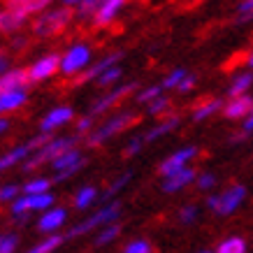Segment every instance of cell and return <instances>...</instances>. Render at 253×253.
<instances>
[{
  "label": "cell",
  "instance_id": "cell-51",
  "mask_svg": "<svg viewBox=\"0 0 253 253\" xmlns=\"http://www.w3.org/2000/svg\"><path fill=\"white\" fill-rule=\"evenodd\" d=\"M200 253H211V251H200Z\"/></svg>",
  "mask_w": 253,
  "mask_h": 253
},
{
  "label": "cell",
  "instance_id": "cell-5",
  "mask_svg": "<svg viewBox=\"0 0 253 253\" xmlns=\"http://www.w3.org/2000/svg\"><path fill=\"white\" fill-rule=\"evenodd\" d=\"M195 154H198V151H195L193 146H188V149H181V151H176V154L169 156L165 163H161L158 172H161V174H165V176L176 174V172H181V169H184V165L191 161Z\"/></svg>",
  "mask_w": 253,
  "mask_h": 253
},
{
  "label": "cell",
  "instance_id": "cell-45",
  "mask_svg": "<svg viewBox=\"0 0 253 253\" xmlns=\"http://www.w3.org/2000/svg\"><path fill=\"white\" fill-rule=\"evenodd\" d=\"M246 12H253V0H244L239 5V14H246Z\"/></svg>",
  "mask_w": 253,
  "mask_h": 253
},
{
  "label": "cell",
  "instance_id": "cell-40",
  "mask_svg": "<svg viewBox=\"0 0 253 253\" xmlns=\"http://www.w3.org/2000/svg\"><path fill=\"white\" fill-rule=\"evenodd\" d=\"M214 184H216V176L214 174H200V179H198L200 191H209Z\"/></svg>",
  "mask_w": 253,
  "mask_h": 253
},
{
  "label": "cell",
  "instance_id": "cell-24",
  "mask_svg": "<svg viewBox=\"0 0 253 253\" xmlns=\"http://www.w3.org/2000/svg\"><path fill=\"white\" fill-rule=\"evenodd\" d=\"M63 239H65L63 235H51V237H46L44 242H40L38 246H33L31 251H26V253H51L63 244Z\"/></svg>",
  "mask_w": 253,
  "mask_h": 253
},
{
  "label": "cell",
  "instance_id": "cell-33",
  "mask_svg": "<svg viewBox=\"0 0 253 253\" xmlns=\"http://www.w3.org/2000/svg\"><path fill=\"white\" fill-rule=\"evenodd\" d=\"M105 2H107V0H84V2H82V7H79V14H82V16H91L93 12H95V9H100Z\"/></svg>",
  "mask_w": 253,
  "mask_h": 253
},
{
  "label": "cell",
  "instance_id": "cell-39",
  "mask_svg": "<svg viewBox=\"0 0 253 253\" xmlns=\"http://www.w3.org/2000/svg\"><path fill=\"white\" fill-rule=\"evenodd\" d=\"M16 195H19V188H16V186H2V188H0V202L16 200Z\"/></svg>",
  "mask_w": 253,
  "mask_h": 253
},
{
  "label": "cell",
  "instance_id": "cell-41",
  "mask_svg": "<svg viewBox=\"0 0 253 253\" xmlns=\"http://www.w3.org/2000/svg\"><path fill=\"white\" fill-rule=\"evenodd\" d=\"M119 75H121V70H119V68H112V70H107V72H105V75H102V77H100L98 82H100L102 86H105V84H109V82L119 79Z\"/></svg>",
  "mask_w": 253,
  "mask_h": 253
},
{
  "label": "cell",
  "instance_id": "cell-31",
  "mask_svg": "<svg viewBox=\"0 0 253 253\" xmlns=\"http://www.w3.org/2000/svg\"><path fill=\"white\" fill-rule=\"evenodd\" d=\"M123 253H151V244L146 239H135L123 249Z\"/></svg>",
  "mask_w": 253,
  "mask_h": 253
},
{
  "label": "cell",
  "instance_id": "cell-28",
  "mask_svg": "<svg viewBox=\"0 0 253 253\" xmlns=\"http://www.w3.org/2000/svg\"><path fill=\"white\" fill-rule=\"evenodd\" d=\"M95 188L93 186H86V188H82V191L77 193V198H75V207L77 209H88L93 205V200H95Z\"/></svg>",
  "mask_w": 253,
  "mask_h": 253
},
{
  "label": "cell",
  "instance_id": "cell-48",
  "mask_svg": "<svg viewBox=\"0 0 253 253\" xmlns=\"http://www.w3.org/2000/svg\"><path fill=\"white\" fill-rule=\"evenodd\" d=\"M7 126H9V123L5 121V119H0V132H2V130H7Z\"/></svg>",
  "mask_w": 253,
  "mask_h": 253
},
{
  "label": "cell",
  "instance_id": "cell-34",
  "mask_svg": "<svg viewBox=\"0 0 253 253\" xmlns=\"http://www.w3.org/2000/svg\"><path fill=\"white\" fill-rule=\"evenodd\" d=\"M186 77H188V75H186V70H174V72H172L169 77H165L163 86H165V88H174V86H179Z\"/></svg>",
  "mask_w": 253,
  "mask_h": 253
},
{
  "label": "cell",
  "instance_id": "cell-23",
  "mask_svg": "<svg viewBox=\"0 0 253 253\" xmlns=\"http://www.w3.org/2000/svg\"><path fill=\"white\" fill-rule=\"evenodd\" d=\"M216 253H246V242L242 237H228L218 244Z\"/></svg>",
  "mask_w": 253,
  "mask_h": 253
},
{
  "label": "cell",
  "instance_id": "cell-12",
  "mask_svg": "<svg viewBox=\"0 0 253 253\" xmlns=\"http://www.w3.org/2000/svg\"><path fill=\"white\" fill-rule=\"evenodd\" d=\"M119 58H121V54H119V51H116V54H109L107 58H102V61L100 63H95V65H93L91 70H86L84 75H82V77L77 79V84H84V82H88V79H93V77H102V75H105V72H107V70H112V65H114L116 61H119Z\"/></svg>",
  "mask_w": 253,
  "mask_h": 253
},
{
  "label": "cell",
  "instance_id": "cell-21",
  "mask_svg": "<svg viewBox=\"0 0 253 253\" xmlns=\"http://www.w3.org/2000/svg\"><path fill=\"white\" fill-rule=\"evenodd\" d=\"M33 149L28 144H23V146H19V149H14V151H9V154H5L2 158H0V169H5V168H9V165H14V163H19V161H23L26 156L31 154Z\"/></svg>",
  "mask_w": 253,
  "mask_h": 253
},
{
  "label": "cell",
  "instance_id": "cell-49",
  "mask_svg": "<svg viewBox=\"0 0 253 253\" xmlns=\"http://www.w3.org/2000/svg\"><path fill=\"white\" fill-rule=\"evenodd\" d=\"M5 70H7V61H5V58H0V72H5Z\"/></svg>",
  "mask_w": 253,
  "mask_h": 253
},
{
  "label": "cell",
  "instance_id": "cell-37",
  "mask_svg": "<svg viewBox=\"0 0 253 253\" xmlns=\"http://www.w3.org/2000/svg\"><path fill=\"white\" fill-rule=\"evenodd\" d=\"M195 216H198V207L188 205V207H184L181 211H179V221L181 223H193L195 221Z\"/></svg>",
  "mask_w": 253,
  "mask_h": 253
},
{
  "label": "cell",
  "instance_id": "cell-32",
  "mask_svg": "<svg viewBox=\"0 0 253 253\" xmlns=\"http://www.w3.org/2000/svg\"><path fill=\"white\" fill-rule=\"evenodd\" d=\"M130 176H132L130 172H126V174H121V176H119V179H116L114 184H112V186H109V188H107V191H105V200H107V198H112L114 193H119V191H121L123 186H126V184H128V181H130Z\"/></svg>",
  "mask_w": 253,
  "mask_h": 253
},
{
  "label": "cell",
  "instance_id": "cell-2",
  "mask_svg": "<svg viewBox=\"0 0 253 253\" xmlns=\"http://www.w3.org/2000/svg\"><path fill=\"white\" fill-rule=\"evenodd\" d=\"M119 214H121V205H119V202H109V205H105L100 211H95L91 218H86L84 223L75 225L65 237L72 239V237H79V235H86V232H91L93 228H98V225H105V228H107V225H112V221H114Z\"/></svg>",
  "mask_w": 253,
  "mask_h": 253
},
{
  "label": "cell",
  "instance_id": "cell-42",
  "mask_svg": "<svg viewBox=\"0 0 253 253\" xmlns=\"http://www.w3.org/2000/svg\"><path fill=\"white\" fill-rule=\"evenodd\" d=\"M139 146H142V137H135L130 142V146H128V149H126V151H123V156H126V158H130V156H135L139 151Z\"/></svg>",
  "mask_w": 253,
  "mask_h": 253
},
{
  "label": "cell",
  "instance_id": "cell-22",
  "mask_svg": "<svg viewBox=\"0 0 253 253\" xmlns=\"http://www.w3.org/2000/svg\"><path fill=\"white\" fill-rule=\"evenodd\" d=\"M223 107V102L218 98H211L207 100V102H202V105H198V109L193 112V119L195 121H202V119H207V116H211L216 112V109H221Z\"/></svg>",
  "mask_w": 253,
  "mask_h": 253
},
{
  "label": "cell",
  "instance_id": "cell-52",
  "mask_svg": "<svg viewBox=\"0 0 253 253\" xmlns=\"http://www.w3.org/2000/svg\"><path fill=\"white\" fill-rule=\"evenodd\" d=\"M5 2H14V0H5Z\"/></svg>",
  "mask_w": 253,
  "mask_h": 253
},
{
  "label": "cell",
  "instance_id": "cell-46",
  "mask_svg": "<svg viewBox=\"0 0 253 253\" xmlns=\"http://www.w3.org/2000/svg\"><path fill=\"white\" fill-rule=\"evenodd\" d=\"M77 128H79V130H88V128H91V116H84V119L79 121Z\"/></svg>",
  "mask_w": 253,
  "mask_h": 253
},
{
  "label": "cell",
  "instance_id": "cell-8",
  "mask_svg": "<svg viewBox=\"0 0 253 253\" xmlns=\"http://www.w3.org/2000/svg\"><path fill=\"white\" fill-rule=\"evenodd\" d=\"M28 82H31V72H28V70H12V72H5V75H0V93L21 91Z\"/></svg>",
  "mask_w": 253,
  "mask_h": 253
},
{
  "label": "cell",
  "instance_id": "cell-14",
  "mask_svg": "<svg viewBox=\"0 0 253 253\" xmlns=\"http://www.w3.org/2000/svg\"><path fill=\"white\" fill-rule=\"evenodd\" d=\"M132 88H137V84H128V86H121V88H116V91L107 93L105 98H100L98 102H95V107H93V114H100V112H105V109L109 107V105H114L116 100L126 98V95H130Z\"/></svg>",
  "mask_w": 253,
  "mask_h": 253
},
{
  "label": "cell",
  "instance_id": "cell-19",
  "mask_svg": "<svg viewBox=\"0 0 253 253\" xmlns=\"http://www.w3.org/2000/svg\"><path fill=\"white\" fill-rule=\"evenodd\" d=\"M253 84V75L251 72H244V75H239V77L232 79L230 88H228V93H230V98H242V95H246V91L251 88Z\"/></svg>",
  "mask_w": 253,
  "mask_h": 253
},
{
  "label": "cell",
  "instance_id": "cell-17",
  "mask_svg": "<svg viewBox=\"0 0 253 253\" xmlns=\"http://www.w3.org/2000/svg\"><path fill=\"white\" fill-rule=\"evenodd\" d=\"M72 119V109L70 107H58L54 109L51 114L44 116V121H42V130H51V128H56V126H61V123L70 121Z\"/></svg>",
  "mask_w": 253,
  "mask_h": 253
},
{
  "label": "cell",
  "instance_id": "cell-16",
  "mask_svg": "<svg viewBox=\"0 0 253 253\" xmlns=\"http://www.w3.org/2000/svg\"><path fill=\"white\" fill-rule=\"evenodd\" d=\"M123 2H126V0H107V2L98 9V14H95V26H107V23L114 19L116 12L121 9Z\"/></svg>",
  "mask_w": 253,
  "mask_h": 253
},
{
  "label": "cell",
  "instance_id": "cell-25",
  "mask_svg": "<svg viewBox=\"0 0 253 253\" xmlns=\"http://www.w3.org/2000/svg\"><path fill=\"white\" fill-rule=\"evenodd\" d=\"M82 163V156H79V151H68V154H63L61 158H56L54 161V168L58 169V172H63V169H70V168H75V165H79Z\"/></svg>",
  "mask_w": 253,
  "mask_h": 253
},
{
  "label": "cell",
  "instance_id": "cell-20",
  "mask_svg": "<svg viewBox=\"0 0 253 253\" xmlns=\"http://www.w3.org/2000/svg\"><path fill=\"white\" fill-rule=\"evenodd\" d=\"M26 102V93L12 91V93H0V112H9V109L21 107Z\"/></svg>",
  "mask_w": 253,
  "mask_h": 253
},
{
  "label": "cell",
  "instance_id": "cell-29",
  "mask_svg": "<svg viewBox=\"0 0 253 253\" xmlns=\"http://www.w3.org/2000/svg\"><path fill=\"white\" fill-rule=\"evenodd\" d=\"M119 232H121V228H119L116 223L107 225V228H105V230L98 235V239H95V246H105V244H109V242H114V239L119 237Z\"/></svg>",
  "mask_w": 253,
  "mask_h": 253
},
{
  "label": "cell",
  "instance_id": "cell-54",
  "mask_svg": "<svg viewBox=\"0 0 253 253\" xmlns=\"http://www.w3.org/2000/svg\"><path fill=\"white\" fill-rule=\"evenodd\" d=\"M0 239H2V235H0Z\"/></svg>",
  "mask_w": 253,
  "mask_h": 253
},
{
  "label": "cell",
  "instance_id": "cell-38",
  "mask_svg": "<svg viewBox=\"0 0 253 253\" xmlns=\"http://www.w3.org/2000/svg\"><path fill=\"white\" fill-rule=\"evenodd\" d=\"M169 107V100L168 98H158L151 102V107H149V114H161V112H165V109Z\"/></svg>",
  "mask_w": 253,
  "mask_h": 253
},
{
  "label": "cell",
  "instance_id": "cell-47",
  "mask_svg": "<svg viewBox=\"0 0 253 253\" xmlns=\"http://www.w3.org/2000/svg\"><path fill=\"white\" fill-rule=\"evenodd\" d=\"M244 132H253V112L246 116V121H244Z\"/></svg>",
  "mask_w": 253,
  "mask_h": 253
},
{
  "label": "cell",
  "instance_id": "cell-4",
  "mask_svg": "<svg viewBox=\"0 0 253 253\" xmlns=\"http://www.w3.org/2000/svg\"><path fill=\"white\" fill-rule=\"evenodd\" d=\"M72 144H75V139H65V137L54 139V142H51V144H46L38 156H33L31 161L23 165V169H35V168H40V165L46 163V161H56V158H61L63 154L72 151Z\"/></svg>",
  "mask_w": 253,
  "mask_h": 253
},
{
  "label": "cell",
  "instance_id": "cell-30",
  "mask_svg": "<svg viewBox=\"0 0 253 253\" xmlns=\"http://www.w3.org/2000/svg\"><path fill=\"white\" fill-rule=\"evenodd\" d=\"M46 188H49L46 179H33V181H28L23 186V193L26 195H42V193H46Z\"/></svg>",
  "mask_w": 253,
  "mask_h": 253
},
{
  "label": "cell",
  "instance_id": "cell-50",
  "mask_svg": "<svg viewBox=\"0 0 253 253\" xmlns=\"http://www.w3.org/2000/svg\"><path fill=\"white\" fill-rule=\"evenodd\" d=\"M249 65H251V68H253V51H251V54H249Z\"/></svg>",
  "mask_w": 253,
  "mask_h": 253
},
{
  "label": "cell",
  "instance_id": "cell-10",
  "mask_svg": "<svg viewBox=\"0 0 253 253\" xmlns=\"http://www.w3.org/2000/svg\"><path fill=\"white\" fill-rule=\"evenodd\" d=\"M253 112V98L251 95H242V98H232L225 107H223V114L228 119H242V116H249Z\"/></svg>",
  "mask_w": 253,
  "mask_h": 253
},
{
  "label": "cell",
  "instance_id": "cell-7",
  "mask_svg": "<svg viewBox=\"0 0 253 253\" xmlns=\"http://www.w3.org/2000/svg\"><path fill=\"white\" fill-rule=\"evenodd\" d=\"M88 56H91V51H88V46H72L68 54H65V58H63V72L65 75H72V72H77V70H82L88 63Z\"/></svg>",
  "mask_w": 253,
  "mask_h": 253
},
{
  "label": "cell",
  "instance_id": "cell-3",
  "mask_svg": "<svg viewBox=\"0 0 253 253\" xmlns=\"http://www.w3.org/2000/svg\"><path fill=\"white\" fill-rule=\"evenodd\" d=\"M70 19H72V12H70L68 7H63V9H56V12H49V14L40 16L33 28H35V33H38V35L49 38V35L61 33L63 28L70 23Z\"/></svg>",
  "mask_w": 253,
  "mask_h": 253
},
{
  "label": "cell",
  "instance_id": "cell-53",
  "mask_svg": "<svg viewBox=\"0 0 253 253\" xmlns=\"http://www.w3.org/2000/svg\"><path fill=\"white\" fill-rule=\"evenodd\" d=\"M0 58H2V51H0Z\"/></svg>",
  "mask_w": 253,
  "mask_h": 253
},
{
  "label": "cell",
  "instance_id": "cell-18",
  "mask_svg": "<svg viewBox=\"0 0 253 253\" xmlns=\"http://www.w3.org/2000/svg\"><path fill=\"white\" fill-rule=\"evenodd\" d=\"M23 21H26V16L19 14V12H14V9H5V12H0V31L2 33L16 31Z\"/></svg>",
  "mask_w": 253,
  "mask_h": 253
},
{
  "label": "cell",
  "instance_id": "cell-1",
  "mask_svg": "<svg viewBox=\"0 0 253 253\" xmlns=\"http://www.w3.org/2000/svg\"><path fill=\"white\" fill-rule=\"evenodd\" d=\"M244 198H246L244 186H230V188L225 193H221V195H209L207 207L211 209V211H216L218 216H228L244 202Z\"/></svg>",
  "mask_w": 253,
  "mask_h": 253
},
{
  "label": "cell",
  "instance_id": "cell-44",
  "mask_svg": "<svg viewBox=\"0 0 253 253\" xmlns=\"http://www.w3.org/2000/svg\"><path fill=\"white\" fill-rule=\"evenodd\" d=\"M193 86H195V77H193V75H188V77H186L184 82H181V84L176 86V88H179V91H184V93H186V91H191Z\"/></svg>",
  "mask_w": 253,
  "mask_h": 253
},
{
  "label": "cell",
  "instance_id": "cell-15",
  "mask_svg": "<svg viewBox=\"0 0 253 253\" xmlns=\"http://www.w3.org/2000/svg\"><path fill=\"white\" fill-rule=\"evenodd\" d=\"M51 0H14V2H7V9H14L19 14L28 16L33 12H38V9H44Z\"/></svg>",
  "mask_w": 253,
  "mask_h": 253
},
{
  "label": "cell",
  "instance_id": "cell-27",
  "mask_svg": "<svg viewBox=\"0 0 253 253\" xmlns=\"http://www.w3.org/2000/svg\"><path fill=\"white\" fill-rule=\"evenodd\" d=\"M176 123H179V119H176V116H172V119H168V121H163L161 126H156L154 130H149V132H146V135H144V142H154V139H158L161 135H165V132L172 130V128H174Z\"/></svg>",
  "mask_w": 253,
  "mask_h": 253
},
{
  "label": "cell",
  "instance_id": "cell-36",
  "mask_svg": "<svg viewBox=\"0 0 253 253\" xmlns=\"http://www.w3.org/2000/svg\"><path fill=\"white\" fill-rule=\"evenodd\" d=\"M161 88L163 86H151V88H146V91H142L137 95L139 102H149V100H158V95H161Z\"/></svg>",
  "mask_w": 253,
  "mask_h": 253
},
{
  "label": "cell",
  "instance_id": "cell-13",
  "mask_svg": "<svg viewBox=\"0 0 253 253\" xmlns=\"http://www.w3.org/2000/svg\"><path fill=\"white\" fill-rule=\"evenodd\" d=\"M65 223V209H49L38 221V228L42 232H54Z\"/></svg>",
  "mask_w": 253,
  "mask_h": 253
},
{
  "label": "cell",
  "instance_id": "cell-43",
  "mask_svg": "<svg viewBox=\"0 0 253 253\" xmlns=\"http://www.w3.org/2000/svg\"><path fill=\"white\" fill-rule=\"evenodd\" d=\"M82 165H84V163H79V165H75V168H70V169H63V172H58V174H56V181H63V179L72 176L75 172H77V169H82Z\"/></svg>",
  "mask_w": 253,
  "mask_h": 253
},
{
  "label": "cell",
  "instance_id": "cell-35",
  "mask_svg": "<svg viewBox=\"0 0 253 253\" xmlns=\"http://www.w3.org/2000/svg\"><path fill=\"white\" fill-rule=\"evenodd\" d=\"M16 244H19L16 235H2V239H0V253H14Z\"/></svg>",
  "mask_w": 253,
  "mask_h": 253
},
{
  "label": "cell",
  "instance_id": "cell-6",
  "mask_svg": "<svg viewBox=\"0 0 253 253\" xmlns=\"http://www.w3.org/2000/svg\"><path fill=\"white\" fill-rule=\"evenodd\" d=\"M132 121V116L130 114H121V116H116V119H112L109 123H105L102 128H100L98 132H93L91 135V139H88V144L91 146H98L102 139H107V137H112V135H116L119 130H123L128 123Z\"/></svg>",
  "mask_w": 253,
  "mask_h": 253
},
{
  "label": "cell",
  "instance_id": "cell-11",
  "mask_svg": "<svg viewBox=\"0 0 253 253\" xmlns=\"http://www.w3.org/2000/svg\"><path fill=\"white\" fill-rule=\"evenodd\" d=\"M195 179V169L191 168H184L181 172H176V174L168 176V181H163V191L165 193H176V191H181L184 186H188Z\"/></svg>",
  "mask_w": 253,
  "mask_h": 253
},
{
  "label": "cell",
  "instance_id": "cell-9",
  "mask_svg": "<svg viewBox=\"0 0 253 253\" xmlns=\"http://www.w3.org/2000/svg\"><path fill=\"white\" fill-rule=\"evenodd\" d=\"M61 58L56 54H51V56H44V58H40L33 68H28V72H31V82H42V79H46V77H51L56 70H58V65H61Z\"/></svg>",
  "mask_w": 253,
  "mask_h": 253
},
{
  "label": "cell",
  "instance_id": "cell-26",
  "mask_svg": "<svg viewBox=\"0 0 253 253\" xmlns=\"http://www.w3.org/2000/svg\"><path fill=\"white\" fill-rule=\"evenodd\" d=\"M28 198V211H38V209H49L54 205V195L42 193V195H26Z\"/></svg>",
  "mask_w": 253,
  "mask_h": 253
}]
</instances>
